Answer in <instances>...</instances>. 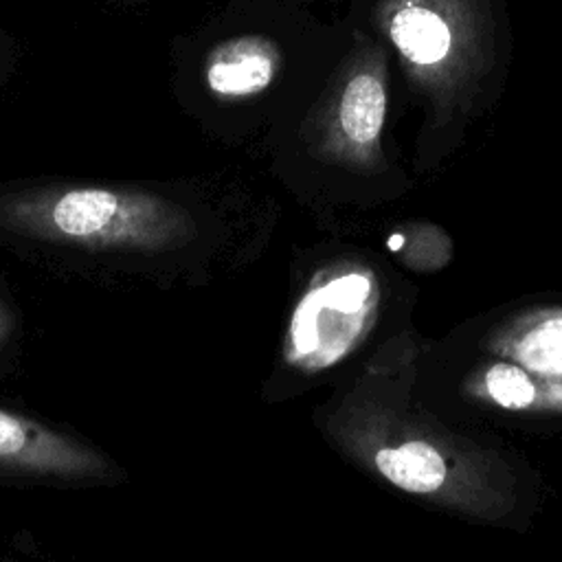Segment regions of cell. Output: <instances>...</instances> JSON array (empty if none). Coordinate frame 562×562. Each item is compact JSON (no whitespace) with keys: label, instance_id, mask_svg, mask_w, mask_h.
Listing matches in <instances>:
<instances>
[{"label":"cell","instance_id":"277c9868","mask_svg":"<svg viewBox=\"0 0 562 562\" xmlns=\"http://www.w3.org/2000/svg\"><path fill=\"white\" fill-rule=\"evenodd\" d=\"M345 13L351 20L345 48L261 151L272 178L305 202L369 200L406 187L391 134L393 57L373 31Z\"/></svg>","mask_w":562,"mask_h":562},{"label":"cell","instance_id":"8992f818","mask_svg":"<svg viewBox=\"0 0 562 562\" xmlns=\"http://www.w3.org/2000/svg\"><path fill=\"white\" fill-rule=\"evenodd\" d=\"M0 474L42 483L92 485L112 481V463L94 446L0 406Z\"/></svg>","mask_w":562,"mask_h":562},{"label":"cell","instance_id":"7a4b0ae2","mask_svg":"<svg viewBox=\"0 0 562 562\" xmlns=\"http://www.w3.org/2000/svg\"><path fill=\"white\" fill-rule=\"evenodd\" d=\"M351 20L290 0H226L169 46L178 110L213 143L261 156L345 48Z\"/></svg>","mask_w":562,"mask_h":562},{"label":"cell","instance_id":"7c38bea8","mask_svg":"<svg viewBox=\"0 0 562 562\" xmlns=\"http://www.w3.org/2000/svg\"><path fill=\"white\" fill-rule=\"evenodd\" d=\"M386 246L391 252H397L404 248V233H393L389 239H386Z\"/></svg>","mask_w":562,"mask_h":562},{"label":"cell","instance_id":"8fae6325","mask_svg":"<svg viewBox=\"0 0 562 562\" xmlns=\"http://www.w3.org/2000/svg\"><path fill=\"white\" fill-rule=\"evenodd\" d=\"M11 331H13V316H11V310L7 307V303L0 299V347L7 342Z\"/></svg>","mask_w":562,"mask_h":562},{"label":"cell","instance_id":"3957f363","mask_svg":"<svg viewBox=\"0 0 562 562\" xmlns=\"http://www.w3.org/2000/svg\"><path fill=\"white\" fill-rule=\"evenodd\" d=\"M389 48L395 77L419 112L415 171L463 149L509 81L514 35L507 0H351L347 4Z\"/></svg>","mask_w":562,"mask_h":562},{"label":"cell","instance_id":"ba28073f","mask_svg":"<svg viewBox=\"0 0 562 562\" xmlns=\"http://www.w3.org/2000/svg\"><path fill=\"white\" fill-rule=\"evenodd\" d=\"M516 351L531 369L562 373V321H549L533 327L522 336Z\"/></svg>","mask_w":562,"mask_h":562},{"label":"cell","instance_id":"52a82bcc","mask_svg":"<svg viewBox=\"0 0 562 562\" xmlns=\"http://www.w3.org/2000/svg\"><path fill=\"white\" fill-rule=\"evenodd\" d=\"M373 465L389 483L413 494L439 490L448 474L443 457L424 441L382 446L373 454Z\"/></svg>","mask_w":562,"mask_h":562},{"label":"cell","instance_id":"5b68a950","mask_svg":"<svg viewBox=\"0 0 562 562\" xmlns=\"http://www.w3.org/2000/svg\"><path fill=\"white\" fill-rule=\"evenodd\" d=\"M375 277L362 266H329L314 274L296 301L281 360L299 373H316L345 358L371 318Z\"/></svg>","mask_w":562,"mask_h":562},{"label":"cell","instance_id":"6da1fadb","mask_svg":"<svg viewBox=\"0 0 562 562\" xmlns=\"http://www.w3.org/2000/svg\"><path fill=\"white\" fill-rule=\"evenodd\" d=\"M270 222V198L235 176L0 182V244L70 261L182 266L252 241Z\"/></svg>","mask_w":562,"mask_h":562},{"label":"cell","instance_id":"4fadbf2b","mask_svg":"<svg viewBox=\"0 0 562 562\" xmlns=\"http://www.w3.org/2000/svg\"><path fill=\"white\" fill-rule=\"evenodd\" d=\"M103 2L121 4V7H132V4H145V2H149V0H103Z\"/></svg>","mask_w":562,"mask_h":562},{"label":"cell","instance_id":"30bf717a","mask_svg":"<svg viewBox=\"0 0 562 562\" xmlns=\"http://www.w3.org/2000/svg\"><path fill=\"white\" fill-rule=\"evenodd\" d=\"M13 59H15L13 40L7 35V31L0 29V86L4 83V79L9 77V72L13 68Z\"/></svg>","mask_w":562,"mask_h":562},{"label":"cell","instance_id":"9c48e42d","mask_svg":"<svg viewBox=\"0 0 562 562\" xmlns=\"http://www.w3.org/2000/svg\"><path fill=\"white\" fill-rule=\"evenodd\" d=\"M485 386L492 400L507 411H522L536 397L531 378L512 362H496L485 373Z\"/></svg>","mask_w":562,"mask_h":562},{"label":"cell","instance_id":"5bb4252c","mask_svg":"<svg viewBox=\"0 0 562 562\" xmlns=\"http://www.w3.org/2000/svg\"><path fill=\"white\" fill-rule=\"evenodd\" d=\"M290 2H296V4H305V7H310V4H314V2H331V4H336V2H351V0H290Z\"/></svg>","mask_w":562,"mask_h":562}]
</instances>
